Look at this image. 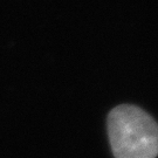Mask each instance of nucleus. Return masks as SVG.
<instances>
[{
    "label": "nucleus",
    "instance_id": "nucleus-1",
    "mask_svg": "<svg viewBox=\"0 0 158 158\" xmlns=\"http://www.w3.org/2000/svg\"><path fill=\"white\" fill-rule=\"evenodd\" d=\"M108 135L115 158H156L158 124L143 109L121 104L108 116Z\"/></svg>",
    "mask_w": 158,
    "mask_h": 158
}]
</instances>
